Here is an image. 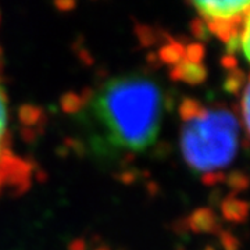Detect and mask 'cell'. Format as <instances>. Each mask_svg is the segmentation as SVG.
<instances>
[{
	"label": "cell",
	"instance_id": "1",
	"mask_svg": "<svg viewBox=\"0 0 250 250\" xmlns=\"http://www.w3.org/2000/svg\"><path fill=\"white\" fill-rule=\"evenodd\" d=\"M98 110L118 145L142 150L159 131L160 90L154 82L141 77L114 80L102 92Z\"/></svg>",
	"mask_w": 250,
	"mask_h": 250
},
{
	"label": "cell",
	"instance_id": "2",
	"mask_svg": "<svg viewBox=\"0 0 250 250\" xmlns=\"http://www.w3.org/2000/svg\"><path fill=\"white\" fill-rule=\"evenodd\" d=\"M241 125L225 108L206 110L205 114L185 123L181 149L187 164L195 171H217L231 164L238 152Z\"/></svg>",
	"mask_w": 250,
	"mask_h": 250
},
{
	"label": "cell",
	"instance_id": "3",
	"mask_svg": "<svg viewBox=\"0 0 250 250\" xmlns=\"http://www.w3.org/2000/svg\"><path fill=\"white\" fill-rule=\"evenodd\" d=\"M193 7L200 13L203 20H231L243 16L249 11V1H193Z\"/></svg>",
	"mask_w": 250,
	"mask_h": 250
},
{
	"label": "cell",
	"instance_id": "4",
	"mask_svg": "<svg viewBox=\"0 0 250 250\" xmlns=\"http://www.w3.org/2000/svg\"><path fill=\"white\" fill-rule=\"evenodd\" d=\"M187 228L195 233H217L220 231V221L215 213L208 207L196 208L187 218Z\"/></svg>",
	"mask_w": 250,
	"mask_h": 250
},
{
	"label": "cell",
	"instance_id": "5",
	"mask_svg": "<svg viewBox=\"0 0 250 250\" xmlns=\"http://www.w3.org/2000/svg\"><path fill=\"white\" fill-rule=\"evenodd\" d=\"M170 78L172 81H182L189 85H200L207 80V70L203 64H193L184 60L171 68Z\"/></svg>",
	"mask_w": 250,
	"mask_h": 250
},
{
	"label": "cell",
	"instance_id": "6",
	"mask_svg": "<svg viewBox=\"0 0 250 250\" xmlns=\"http://www.w3.org/2000/svg\"><path fill=\"white\" fill-rule=\"evenodd\" d=\"M246 16H249V11L245 13L243 16L231 18V20H217V18H211V20H205V22L207 24V28H208L210 34H214L215 36H218L223 41L224 43H227L231 38L239 35L242 24H243V20H245Z\"/></svg>",
	"mask_w": 250,
	"mask_h": 250
},
{
	"label": "cell",
	"instance_id": "7",
	"mask_svg": "<svg viewBox=\"0 0 250 250\" xmlns=\"http://www.w3.org/2000/svg\"><path fill=\"white\" fill-rule=\"evenodd\" d=\"M221 214L229 223H243L249 214V205L239 197H225L221 203Z\"/></svg>",
	"mask_w": 250,
	"mask_h": 250
},
{
	"label": "cell",
	"instance_id": "8",
	"mask_svg": "<svg viewBox=\"0 0 250 250\" xmlns=\"http://www.w3.org/2000/svg\"><path fill=\"white\" fill-rule=\"evenodd\" d=\"M184 57H185V47L182 45V42L175 41L170 36H168V41L164 45H161L157 53V59L160 62L172 67L184 62Z\"/></svg>",
	"mask_w": 250,
	"mask_h": 250
},
{
	"label": "cell",
	"instance_id": "9",
	"mask_svg": "<svg viewBox=\"0 0 250 250\" xmlns=\"http://www.w3.org/2000/svg\"><path fill=\"white\" fill-rule=\"evenodd\" d=\"M18 120L24 128H34L45 123V113L34 104H22L18 108Z\"/></svg>",
	"mask_w": 250,
	"mask_h": 250
},
{
	"label": "cell",
	"instance_id": "10",
	"mask_svg": "<svg viewBox=\"0 0 250 250\" xmlns=\"http://www.w3.org/2000/svg\"><path fill=\"white\" fill-rule=\"evenodd\" d=\"M205 111L206 108L200 104V102H197L196 99L185 98L179 103L178 113L184 123H189V121L196 120L200 116H203Z\"/></svg>",
	"mask_w": 250,
	"mask_h": 250
},
{
	"label": "cell",
	"instance_id": "11",
	"mask_svg": "<svg viewBox=\"0 0 250 250\" xmlns=\"http://www.w3.org/2000/svg\"><path fill=\"white\" fill-rule=\"evenodd\" d=\"M246 75L245 72L239 70V68H235L232 71L228 72L227 78L224 81L223 88L225 92L231 93V95H239L241 90L245 88L246 85Z\"/></svg>",
	"mask_w": 250,
	"mask_h": 250
},
{
	"label": "cell",
	"instance_id": "12",
	"mask_svg": "<svg viewBox=\"0 0 250 250\" xmlns=\"http://www.w3.org/2000/svg\"><path fill=\"white\" fill-rule=\"evenodd\" d=\"M83 106H85L83 99L75 92H67L60 99V107L65 114H75L81 111Z\"/></svg>",
	"mask_w": 250,
	"mask_h": 250
},
{
	"label": "cell",
	"instance_id": "13",
	"mask_svg": "<svg viewBox=\"0 0 250 250\" xmlns=\"http://www.w3.org/2000/svg\"><path fill=\"white\" fill-rule=\"evenodd\" d=\"M225 182L233 192H243L249 187V178L242 171H232L228 175H225Z\"/></svg>",
	"mask_w": 250,
	"mask_h": 250
},
{
	"label": "cell",
	"instance_id": "14",
	"mask_svg": "<svg viewBox=\"0 0 250 250\" xmlns=\"http://www.w3.org/2000/svg\"><path fill=\"white\" fill-rule=\"evenodd\" d=\"M205 53L206 49L203 43L193 42V43H189L185 47V57H184V60L188 62H193V64H202Z\"/></svg>",
	"mask_w": 250,
	"mask_h": 250
},
{
	"label": "cell",
	"instance_id": "15",
	"mask_svg": "<svg viewBox=\"0 0 250 250\" xmlns=\"http://www.w3.org/2000/svg\"><path fill=\"white\" fill-rule=\"evenodd\" d=\"M135 32L139 39V43L142 46H153L157 42V34L147 25H142V24L136 25Z\"/></svg>",
	"mask_w": 250,
	"mask_h": 250
},
{
	"label": "cell",
	"instance_id": "16",
	"mask_svg": "<svg viewBox=\"0 0 250 250\" xmlns=\"http://www.w3.org/2000/svg\"><path fill=\"white\" fill-rule=\"evenodd\" d=\"M249 83H246L245 85V88H243V95H242V102H241V106H242V125H243V128H245V134L249 135Z\"/></svg>",
	"mask_w": 250,
	"mask_h": 250
},
{
	"label": "cell",
	"instance_id": "17",
	"mask_svg": "<svg viewBox=\"0 0 250 250\" xmlns=\"http://www.w3.org/2000/svg\"><path fill=\"white\" fill-rule=\"evenodd\" d=\"M190 32L199 41H207L210 38V31L207 28V24L205 22V20H202V18L192 20V22H190Z\"/></svg>",
	"mask_w": 250,
	"mask_h": 250
},
{
	"label": "cell",
	"instance_id": "18",
	"mask_svg": "<svg viewBox=\"0 0 250 250\" xmlns=\"http://www.w3.org/2000/svg\"><path fill=\"white\" fill-rule=\"evenodd\" d=\"M239 42H241V49L243 50L245 59L249 60V16H246L243 20L241 32H239Z\"/></svg>",
	"mask_w": 250,
	"mask_h": 250
},
{
	"label": "cell",
	"instance_id": "19",
	"mask_svg": "<svg viewBox=\"0 0 250 250\" xmlns=\"http://www.w3.org/2000/svg\"><path fill=\"white\" fill-rule=\"evenodd\" d=\"M220 242L224 250H239V241L231 232L223 231L220 233Z\"/></svg>",
	"mask_w": 250,
	"mask_h": 250
},
{
	"label": "cell",
	"instance_id": "20",
	"mask_svg": "<svg viewBox=\"0 0 250 250\" xmlns=\"http://www.w3.org/2000/svg\"><path fill=\"white\" fill-rule=\"evenodd\" d=\"M224 181H225V174H223L221 171H208V172H205L202 177V182L207 187H214Z\"/></svg>",
	"mask_w": 250,
	"mask_h": 250
},
{
	"label": "cell",
	"instance_id": "21",
	"mask_svg": "<svg viewBox=\"0 0 250 250\" xmlns=\"http://www.w3.org/2000/svg\"><path fill=\"white\" fill-rule=\"evenodd\" d=\"M117 178H118V181H121L123 184H125V185H131L138 178V172L134 170H125L121 174H118Z\"/></svg>",
	"mask_w": 250,
	"mask_h": 250
},
{
	"label": "cell",
	"instance_id": "22",
	"mask_svg": "<svg viewBox=\"0 0 250 250\" xmlns=\"http://www.w3.org/2000/svg\"><path fill=\"white\" fill-rule=\"evenodd\" d=\"M239 50H241V42H239V35H236L227 42V54L235 56V53H238Z\"/></svg>",
	"mask_w": 250,
	"mask_h": 250
},
{
	"label": "cell",
	"instance_id": "23",
	"mask_svg": "<svg viewBox=\"0 0 250 250\" xmlns=\"http://www.w3.org/2000/svg\"><path fill=\"white\" fill-rule=\"evenodd\" d=\"M221 65H223L225 70L228 71H232L235 68H238V60L235 56H229V54H225L223 59H221Z\"/></svg>",
	"mask_w": 250,
	"mask_h": 250
},
{
	"label": "cell",
	"instance_id": "24",
	"mask_svg": "<svg viewBox=\"0 0 250 250\" xmlns=\"http://www.w3.org/2000/svg\"><path fill=\"white\" fill-rule=\"evenodd\" d=\"M21 136L25 142H34L38 136V131L34 128H22L21 131Z\"/></svg>",
	"mask_w": 250,
	"mask_h": 250
},
{
	"label": "cell",
	"instance_id": "25",
	"mask_svg": "<svg viewBox=\"0 0 250 250\" xmlns=\"http://www.w3.org/2000/svg\"><path fill=\"white\" fill-rule=\"evenodd\" d=\"M54 6L60 11H70L75 7V1H71V0H59L54 3Z\"/></svg>",
	"mask_w": 250,
	"mask_h": 250
},
{
	"label": "cell",
	"instance_id": "26",
	"mask_svg": "<svg viewBox=\"0 0 250 250\" xmlns=\"http://www.w3.org/2000/svg\"><path fill=\"white\" fill-rule=\"evenodd\" d=\"M86 242L83 241V239H74V241L70 243V246H68V250H86Z\"/></svg>",
	"mask_w": 250,
	"mask_h": 250
},
{
	"label": "cell",
	"instance_id": "27",
	"mask_svg": "<svg viewBox=\"0 0 250 250\" xmlns=\"http://www.w3.org/2000/svg\"><path fill=\"white\" fill-rule=\"evenodd\" d=\"M80 59L82 60V62H85V64H92V62H93V59L90 57V54L88 53L86 50H81Z\"/></svg>",
	"mask_w": 250,
	"mask_h": 250
},
{
	"label": "cell",
	"instance_id": "28",
	"mask_svg": "<svg viewBox=\"0 0 250 250\" xmlns=\"http://www.w3.org/2000/svg\"><path fill=\"white\" fill-rule=\"evenodd\" d=\"M150 188H152V190H149V192H150L152 195H154V193L157 192V185H156L154 182H149V184H147V189H150Z\"/></svg>",
	"mask_w": 250,
	"mask_h": 250
},
{
	"label": "cell",
	"instance_id": "29",
	"mask_svg": "<svg viewBox=\"0 0 250 250\" xmlns=\"http://www.w3.org/2000/svg\"><path fill=\"white\" fill-rule=\"evenodd\" d=\"M205 250H215L213 246H206V249Z\"/></svg>",
	"mask_w": 250,
	"mask_h": 250
},
{
	"label": "cell",
	"instance_id": "30",
	"mask_svg": "<svg viewBox=\"0 0 250 250\" xmlns=\"http://www.w3.org/2000/svg\"><path fill=\"white\" fill-rule=\"evenodd\" d=\"M96 250H110V249H107V248H99V249Z\"/></svg>",
	"mask_w": 250,
	"mask_h": 250
},
{
	"label": "cell",
	"instance_id": "31",
	"mask_svg": "<svg viewBox=\"0 0 250 250\" xmlns=\"http://www.w3.org/2000/svg\"><path fill=\"white\" fill-rule=\"evenodd\" d=\"M0 59H1V49H0Z\"/></svg>",
	"mask_w": 250,
	"mask_h": 250
}]
</instances>
